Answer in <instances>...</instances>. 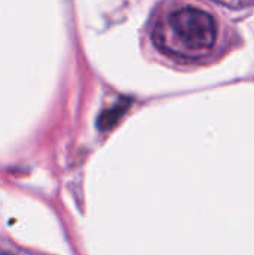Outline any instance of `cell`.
I'll use <instances>...</instances> for the list:
<instances>
[{"label":"cell","instance_id":"1","mask_svg":"<svg viewBox=\"0 0 254 255\" xmlns=\"http://www.w3.org/2000/svg\"><path fill=\"white\" fill-rule=\"evenodd\" d=\"M216 21L205 10L183 7L168 16L165 27L156 30L160 45L177 55H201L208 51L216 40Z\"/></svg>","mask_w":254,"mask_h":255},{"label":"cell","instance_id":"2","mask_svg":"<svg viewBox=\"0 0 254 255\" xmlns=\"http://www.w3.org/2000/svg\"><path fill=\"white\" fill-rule=\"evenodd\" d=\"M127 106H129V103L121 102V103L112 106L111 109L105 111V112L100 115V118H99V128H100V130H111V128L120 121V118L124 115Z\"/></svg>","mask_w":254,"mask_h":255},{"label":"cell","instance_id":"3","mask_svg":"<svg viewBox=\"0 0 254 255\" xmlns=\"http://www.w3.org/2000/svg\"><path fill=\"white\" fill-rule=\"evenodd\" d=\"M225 7H229V9H234V10H241V9H246L249 6H252L254 3V0H213Z\"/></svg>","mask_w":254,"mask_h":255},{"label":"cell","instance_id":"4","mask_svg":"<svg viewBox=\"0 0 254 255\" xmlns=\"http://www.w3.org/2000/svg\"><path fill=\"white\" fill-rule=\"evenodd\" d=\"M0 255H13V254H10V253H6V251H0Z\"/></svg>","mask_w":254,"mask_h":255}]
</instances>
